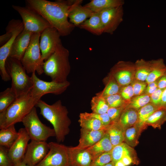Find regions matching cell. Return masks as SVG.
I'll return each instance as SVG.
<instances>
[{
    "mask_svg": "<svg viewBox=\"0 0 166 166\" xmlns=\"http://www.w3.org/2000/svg\"><path fill=\"white\" fill-rule=\"evenodd\" d=\"M160 108L150 103L138 111V118L135 125L140 134L143 130L146 128L145 123L147 119L154 112Z\"/></svg>",
    "mask_w": 166,
    "mask_h": 166,
    "instance_id": "28",
    "label": "cell"
},
{
    "mask_svg": "<svg viewBox=\"0 0 166 166\" xmlns=\"http://www.w3.org/2000/svg\"><path fill=\"white\" fill-rule=\"evenodd\" d=\"M69 52L61 43L43 64L44 73L51 81L59 83L66 82L71 70Z\"/></svg>",
    "mask_w": 166,
    "mask_h": 166,
    "instance_id": "3",
    "label": "cell"
},
{
    "mask_svg": "<svg viewBox=\"0 0 166 166\" xmlns=\"http://www.w3.org/2000/svg\"><path fill=\"white\" fill-rule=\"evenodd\" d=\"M49 148L46 141L31 140L22 162L29 166H36L45 157Z\"/></svg>",
    "mask_w": 166,
    "mask_h": 166,
    "instance_id": "12",
    "label": "cell"
},
{
    "mask_svg": "<svg viewBox=\"0 0 166 166\" xmlns=\"http://www.w3.org/2000/svg\"><path fill=\"white\" fill-rule=\"evenodd\" d=\"M158 79L156 81L148 84L144 93L150 96L158 89Z\"/></svg>",
    "mask_w": 166,
    "mask_h": 166,
    "instance_id": "46",
    "label": "cell"
},
{
    "mask_svg": "<svg viewBox=\"0 0 166 166\" xmlns=\"http://www.w3.org/2000/svg\"><path fill=\"white\" fill-rule=\"evenodd\" d=\"M112 161V156L110 151L101 155L94 160L91 166H104Z\"/></svg>",
    "mask_w": 166,
    "mask_h": 166,
    "instance_id": "40",
    "label": "cell"
},
{
    "mask_svg": "<svg viewBox=\"0 0 166 166\" xmlns=\"http://www.w3.org/2000/svg\"><path fill=\"white\" fill-rule=\"evenodd\" d=\"M12 7L20 15L24 29L33 33L41 34L48 28L52 27L40 14L30 7L13 5Z\"/></svg>",
    "mask_w": 166,
    "mask_h": 166,
    "instance_id": "8",
    "label": "cell"
},
{
    "mask_svg": "<svg viewBox=\"0 0 166 166\" xmlns=\"http://www.w3.org/2000/svg\"><path fill=\"white\" fill-rule=\"evenodd\" d=\"M83 1L26 0V6L34 10L53 27L56 29L61 36L70 34L75 27L68 20L69 13L73 8Z\"/></svg>",
    "mask_w": 166,
    "mask_h": 166,
    "instance_id": "1",
    "label": "cell"
},
{
    "mask_svg": "<svg viewBox=\"0 0 166 166\" xmlns=\"http://www.w3.org/2000/svg\"><path fill=\"white\" fill-rule=\"evenodd\" d=\"M166 121V109L160 107L154 112L148 118L145 123L146 127L151 126L154 128L160 129Z\"/></svg>",
    "mask_w": 166,
    "mask_h": 166,
    "instance_id": "33",
    "label": "cell"
},
{
    "mask_svg": "<svg viewBox=\"0 0 166 166\" xmlns=\"http://www.w3.org/2000/svg\"><path fill=\"white\" fill-rule=\"evenodd\" d=\"M35 107L39 108L40 114L52 125L57 142H63L69 132L71 122L68 116V110L62 105L61 101L58 100L49 105L40 99Z\"/></svg>",
    "mask_w": 166,
    "mask_h": 166,
    "instance_id": "2",
    "label": "cell"
},
{
    "mask_svg": "<svg viewBox=\"0 0 166 166\" xmlns=\"http://www.w3.org/2000/svg\"><path fill=\"white\" fill-rule=\"evenodd\" d=\"M151 61V70L146 80L147 84L156 81L166 72V65L162 58Z\"/></svg>",
    "mask_w": 166,
    "mask_h": 166,
    "instance_id": "31",
    "label": "cell"
},
{
    "mask_svg": "<svg viewBox=\"0 0 166 166\" xmlns=\"http://www.w3.org/2000/svg\"><path fill=\"white\" fill-rule=\"evenodd\" d=\"M113 147L109 135L106 132L100 140L85 150L91 155L93 161L101 155L111 151Z\"/></svg>",
    "mask_w": 166,
    "mask_h": 166,
    "instance_id": "21",
    "label": "cell"
},
{
    "mask_svg": "<svg viewBox=\"0 0 166 166\" xmlns=\"http://www.w3.org/2000/svg\"><path fill=\"white\" fill-rule=\"evenodd\" d=\"M104 166H115V164L113 161H111Z\"/></svg>",
    "mask_w": 166,
    "mask_h": 166,
    "instance_id": "52",
    "label": "cell"
},
{
    "mask_svg": "<svg viewBox=\"0 0 166 166\" xmlns=\"http://www.w3.org/2000/svg\"><path fill=\"white\" fill-rule=\"evenodd\" d=\"M6 68L12 81L10 88L17 97L30 91L33 86L32 79L20 61L9 57Z\"/></svg>",
    "mask_w": 166,
    "mask_h": 166,
    "instance_id": "5",
    "label": "cell"
},
{
    "mask_svg": "<svg viewBox=\"0 0 166 166\" xmlns=\"http://www.w3.org/2000/svg\"><path fill=\"white\" fill-rule=\"evenodd\" d=\"M121 160L126 166H128L132 164H134L133 159L129 156H126L124 157Z\"/></svg>",
    "mask_w": 166,
    "mask_h": 166,
    "instance_id": "48",
    "label": "cell"
},
{
    "mask_svg": "<svg viewBox=\"0 0 166 166\" xmlns=\"http://www.w3.org/2000/svg\"><path fill=\"white\" fill-rule=\"evenodd\" d=\"M33 34L24 29L15 39L9 57L21 61Z\"/></svg>",
    "mask_w": 166,
    "mask_h": 166,
    "instance_id": "18",
    "label": "cell"
},
{
    "mask_svg": "<svg viewBox=\"0 0 166 166\" xmlns=\"http://www.w3.org/2000/svg\"><path fill=\"white\" fill-rule=\"evenodd\" d=\"M82 2L75 5L70 11L68 18L69 22L75 26H78L89 18L94 12L81 5Z\"/></svg>",
    "mask_w": 166,
    "mask_h": 166,
    "instance_id": "20",
    "label": "cell"
},
{
    "mask_svg": "<svg viewBox=\"0 0 166 166\" xmlns=\"http://www.w3.org/2000/svg\"><path fill=\"white\" fill-rule=\"evenodd\" d=\"M18 132L16 130L14 125L0 129V146L10 148L18 138Z\"/></svg>",
    "mask_w": 166,
    "mask_h": 166,
    "instance_id": "27",
    "label": "cell"
},
{
    "mask_svg": "<svg viewBox=\"0 0 166 166\" xmlns=\"http://www.w3.org/2000/svg\"><path fill=\"white\" fill-rule=\"evenodd\" d=\"M109 72L121 87L129 85L135 78L134 63L119 61L112 67Z\"/></svg>",
    "mask_w": 166,
    "mask_h": 166,
    "instance_id": "13",
    "label": "cell"
},
{
    "mask_svg": "<svg viewBox=\"0 0 166 166\" xmlns=\"http://www.w3.org/2000/svg\"><path fill=\"white\" fill-rule=\"evenodd\" d=\"M126 106L109 108L107 113L111 119L112 123L118 121L122 112Z\"/></svg>",
    "mask_w": 166,
    "mask_h": 166,
    "instance_id": "41",
    "label": "cell"
},
{
    "mask_svg": "<svg viewBox=\"0 0 166 166\" xmlns=\"http://www.w3.org/2000/svg\"><path fill=\"white\" fill-rule=\"evenodd\" d=\"M39 100L32 96L30 92L18 97L5 111L0 113V129L22 122Z\"/></svg>",
    "mask_w": 166,
    "mask_h": 166,
    "instance_id": "4",
    "label": "cell"
},
{
    "mask_svg": "<svg viewBox=\"0 0 166 166\" xmlns=\"http://www.w3.org/2000/svg\"><path fill=\"white\" fill-rule=\"evenodd\" d=\"M150 103V96L144 93L134 97L129 102L126 107L133 108L138 111Z\"/></svg>",
    "mask_w": 166,
    "mask_h": 166,
    "instance_id": "37",
    "label": "cell"
},
{
    "mask_svg": "<svg viewBox=\"0 0 166 166\" xmlns=\"http://www.w3.org/2000/svg\"><path fill=\"white\" fill-rule=\"evenodd\" d=\"M125 131L118 122L112 123L107 127L106 132L114 147L124 142Z\"/></svg>",
    "mask_w": 166,
    "mask_h": 166,
    "instance_id": "25",
    "label": "cell"
},
{
    "mask_svg": "<svg viewBox=\"0 0 166 166\" xmlns=\"http://www.w3.org/2000/svg\"><path fill=\"white\" fill-rule=\"evenodd\" d=\"M123 0H92L84 6L94 13H100L110 8L123 6Z\"/></svg>",
    "mask_w": 166,
    "mask_h": 166,
    "instance_id": "22",
    "label": "cell"
},
{
    "mask_svg": "<svg viewBox=\"0 0 166 166\" xmlns=\"http://www.w3.org/2000/svg\"><path fill=\"white\" fill-rule=\"evenodd\" d=\"M24 29V26L22 21L18 19L12 37L0 48V74L2 80L4 81L11 80V78L6 69V62L9 57L15 39Z\"/></svg>",
    "mask_w": 166,
    "mask_h": 166,
    "instance_id": "16",
    "label": "cell"
},
{
    "mask_svg": "<svg viewBox=\"0 0 166 166\" xmlns=\"http://www.w3.org/2000/svg\"><path fill=\"white\" fill-rule=\"evenodd\" d=\"M19 136L15 141L8 149V155L14 166L22 162L30 138L24 128L18 130Z\"/></svg>",
    "mask_w": 166,
    "mask_h": 166,
    "instance_id": "15",
    "label": "cell"
},
{
    "mask_svg": "<svg viewBox=\"0 0 166 166\" xmlns=\"http://www.w3.org/2000/svg\"><path fill=\"white\" fill-rule=\"evenodd\" d=\"M59 33L53 27L48 28L41 34L39 46L43 61L46 60L61 43Z\"/></svg>",
    "mask_w": 166,
    "mask_h": 166,
    "instance_id": "11",
    "label": "cell"
},
{
    "mask_svg": "<svg viewBox=\"0 0 166 166\" xmlns=\"http://www.w3.org/2000/svg\"><path fill=\"white\" fill-rule=\"evenodd\" d=\"M14 166H29L27 165L26 164H25L24 163L22 162L20 163H19L18 164H17L15 165Z\"/></svg>",
    "mask_w": 166,
    "mask_h": 166,
    "instance_id": "51",
    "label": "cell"
},
{
    "mask_svg": "<svg viewBox=\"0 0 166 166\" xmlns=\"http://www.w3.org/2000/svg\"><path fill=\"white\" fill-rule=\"evenodd\" d=\"M70 150L72 166H91L93 159L89 152L85 150L77 151H72L70 148Z\"/></svg>",
    "mask_w": 166,
    "mask_h": 166,
    "instance_id": "29",
    "label": "cell"
},
{
    "mask_svg": "<svg viewBox=\"0 0 166 166\" xmlns=\"http://www.w3.org/2000/svg\"><path fill=\"white\" fill-rule=\"evenodd\" d=\"M78 122L81 128L90 130H99L106 129L107 127L103 125L97 118L89 115L87 112L81 113Z\"/></svg>",
    "mask_w": 166,
    "mask_h": 166,
    "instance_id": "24",
    "label": "cell"
},
{
    "mask_svg": "<svg viewBox=\"0 0 166 166\" xmlns=\"http://www.w3.org/2000/svg\"><path fill=\"white\" fill-rule=\"evenodd\" d=\"M138 116V111L126 107L122 112L118 123L125 129L135 125Z\"/></svg>",
    "mask_w": 166,
    "mask_h": 166,
    "instance_id": "30",
    "label": "cell"
},
{
    "mask_svg": "<svg viewBox=\"0 0 166 166\" xmlns=\"http://www.w3.org/2000/svg\"><path fill=\"white\" fill-rule=\"evenodd\" d=\"M33 82V87L30 91L33 97L39 100L44 95L51 93L59 95L63 93L69 86L70 83H59L51 81L49 82L40 79L35 72L33 73L31 77Z\"/></svg>",
    "mask_w": 166,
    "mask_h": 166,
    "instance_id": "10",
    "label": "cell"
},
{
    "mask_svg": "<svg viewBox=\"0 0 166 166\" xmlns=\"http://www.w3.org/2000/svg\"></svg>",
    "mask_w": 166,
    "mask_h": 166,
    "instance_id": "53",
    "label": "cell"
},
{
    "mask_svg": "<svg viewBox=\"0 0 166 166\" xmlns=\"http://www.w3.org/2000/svg\"><path fill=\"white\" fill-rule=\"evenodd\" d=\"M130 84L133 90L134 97L144 94L148 85L146 81H140L135 78Z\"/></svg>",
    "mask_w": 166,
    "mask_h": 166,
    "instance_id": "39",
    "label": "cell"
},
{
    "mask_svg": "<svg viewBox=\"0 0 166 166\" xmlns=\"http://www.w3.org/2000/svg\"><path fill=\"white\" fill-rule=\"evenodd\" d=\"M109 107H119L127 106L128 103L122 98L119 93L104 97Z\"/></svg>",
    "mask_w": 166,
    "mask_h": 166,
    "instance_id": "38",
    "label": "cell"
},
{
    "mask_svg": "<svg viewBox=\"0 0 166 166\" xmlns=\"http://www.w3.org/2000/svg\"><path fill=\"white\" fill-rule=\"evenodd\" d=\"M106 129L90 130L81 128L79 144L75 147H70V150L77 151L85 150L100 140L106 132Z\"/></svg>",
    "mask_w": 166,
    "mask_h": 166,
    "instance_id": "17",
    "label": "cell"
},
{
    "mask_svg": "<svg viewBox=\"0 0 166 166\" xmlns=\"http://www.w3.org/2000/svg\"><path fill=\"white\" fill-rule=\"evenodd\" d=\"M140 135L135 125L128 128L125 131L124 142L130 146L134 147L138 144V138Z\"/></svg>",
    "mask_w": 166,
    "mask_h": 166,
    "instance_id": "36",
    "label": "cell"
},
{
    "mask_svg": "<svg viewBox=\"0 0 166 166\" xmlns=\"http://www.w3.org/2000/svg\"><path fill=\"white\" fill-rule=\"evenodd\" d=\"M119 93L123 99L128 104L134 97L133 90L130 84L121 87Z\"/></svg>",
    "mask_w": 166,
    "mask_h": 166,
    "instance_id": "42",
    "label": "cell"
},
{
    "mask_svg": "<svg viewBox=\"0 0 166 166\" xmlns=\"http://www.w3.org/2000/svg\"><path fill=\"white\" fill-rule=\"evenodd\" d=\"M164 89L158 88L150 96V103L160 108L161 102L162 95Z\"/></svg>",
    "mask_w": 166,
    "mask_h": 166,
    "instance_id": "44",
    "label": "cell"
},
{
    "mask_svg": "<svg viewBox=\"0 0 166 166\" xmlns=\"http://www.w3.org/2000/svg\"><path fill=\"white\" fill-rule=\"evenodd\" d=\"M41 34L34 33L21 62L27 73L36 72L41 75L44 73L43 64L39 46Z\"/></svg>",
    "mask_w": 166,
    "mask_h": 166,
    "instance_id": "6",
    "label": "cell"
},
{
    "mask_svg": "<svg viewBox=\"0 0 166 166\" xmlns=\"http://www.w3.org/2000/svg\"><path fill=\"white\" fill-rule=\"evenodd\" d=\"M134 64L135 78L140 81H146L151 70V60L147 61L141 59L137 60Z\"/></svg>",
    "mask_w": 166,
    "mask_h": 166,
    "instance_id": "32",
    "label": "cell"
},
{
    "mask_svg": "<svg viewBox=\"0 0 166 166\" xmlns=\"http://www.w3.org/2000/svg\"><path fill=\"white\" fill-rule=\"evenodd\" d=\"M123 6L109 9L100 12L104 33L113 34L123 20Z\"/></svg>",
    "mask_w": 166,
    "mask_h": 166,
    "instance_id": "14",
    "label": "cell"
},
{
    "mask_svg": "<svg viewBox=\"0 0 166 166\" xmlns=\"http://www.w3.org/2000/svg\"><path fill=\"white\" fill-rule=\"evenodd\" d=\"M22 122L31 140L46 141L49 137L55 136L54 129L47 126L40 120L36 107L24 117Z\"/></svg>",
    "mask_w": 166,
    "mask_h": 166,
    "instance_id": "7",
    "label": "cell"
},
{
    "mask_svg": "<svg viewBox=\"0 0 166 166\" xmlns=\"http://www.w3.org/2000/svg\"><path fill=\"white\" fill-rule=\"evenodd\" d=\"M161 107L166 109V88L164 89L162 92Z\"/></svg>",
    "mask_w": 166,
    "mask_h": 166,
    "instance_id": "49",
    "label": "cell"
},
{
    "mask_svg": "<svg viewBox=\"0 0 166 166\" xmlns=\"http://www.w3.org/2000/svg\"><path fill=\"white\" fill-rule=\"evenodd\" d=\"M115 166H126L121 160L117 162L115 164Z\"/></svg>",
    "mask_w": 166,
    "mask_h": 166,
    "instance_id": "50",
    "label": "cell"
},
{
    "mask_svg": "<svg viewBox=\"0 0 166 166\" xmlns=\"http://www.w3.org/2000/svg\"><path fill=\"white\" fill-rule=\"evenodd\" d=\"M8 150L0 146V166H14L8 155Z\"/></svg>",
    "mask_w": 166,
    "mask_h": 166,
    "instance_id": "43",
    "label": "cell"
},
{
    "mask_svg": "<svg viewBox=\"0 0 166 166\" xmlns=\"http://www.w3.org/2000/svg\"><path fill=\"white\" fill-rule=\"evenodd\" d=\"M102 81L105 87L102 90L96 95L104 97L119 93L121 86L110 72Z\"/></svg>",
    "mask_w": 166,
    "mask_h": 166,
    "instance_id": "26",
    "label": "cell"
},
{
    "mask_svg": "<svg viewBox=\"0 0 166 166\" xmlns=\"http://www.w3.org/2000/svg\"><path fill=\"white\" fill-rule=\"evenodd\" d=\"M88 113L90 116L98 119L105 126H107L112 123L111 119L107 113L103 114H97L92 112Z\"/></svg>",
    "mask_w": 166,
    "mask_h": 166,
    "instance_id": "45",
    "label": "cell"
},
{
    "mask_svg": "<svg viewBox=\"0 0 166 166\" xmlns=\"http://www.w3.org/2000/svg\"><path fill=\"white\" fill-rule=\"evenodd\" d=\"M112 161L114 164L121 160L123 157L129 156L133 159L134 164L138 165L140 163L136 153L132 147L123 142L113 147L111 151Z\"/></svg>",
    "mask_w": 166,
    "mask_h": 166,
    "instance_id": "19",
    "label": "cell"
},
{
    "mask_svg": "<svg viewBox=\"0 0 166 166\" xmlns=\"http://www.w3.org/2000/svg\"><path fill=\"white\" fill-rule=\"evenodd\" d=\"M49 150L36 166H72L69 147L58 143H49Z\"/></svg>",
    "mask_w": 166,
    "mask_h": 166,
    "instance_id": "9",
    "label": "cell"
},
{
    "mask_svg": "<svg viewBox=\"0 0 166 166\" xmlns=\"http://www.w3.org/2000/svg\"><path fill=\"white\" fill-rule=\"evenodd\" d=\"M90 105L92 112L97 114L106 113L109 108L105 98L96 95L92 97Z\"/></svg>",
    "mask_w": 166,
    "mask_h": 166,
    "instance_id": "35",
    "label": "cell"
},
{
    "mask_svg": "<svg viewBox=\"0 0 166 166\" xmlns=\"http://www.w3.org/2000/svg\"><path fill=\"white\" fill-rule=\"evenodd\" d=\"M17 97L10 88H8L0 93V113L5 111Z\"/></svg>",
    "mask_w": 166,
    "mask_h": 166,
    "instance_id": "34",
    "label": "cell"
},
{
    "mask_svg": "<svg viewBox=\"0 0 166 166\" xmlns=\"http://www.w3.org/2000/svg\"><path fill=\"white\" fill-rule=\"evenodd\" d=\"M158 87L160 89L166 88V72L158 79Z\"/></svg>",
    "mask_w": 166,
    "mask_h": 166,
    "instance_id": "47",
    "label": "cell"
},
{
    "mask_svg": "<svg viewBox=\"0 0 166 166\" xmlns=\"http://www.w3.org/2000/svg\"><path fill=\"white\" fill-rule=\"evenodd\" d=\"M79 27L97 35L104 33V28L100 13H93L89 19L86 20Z\"/></svg>",
    "mask_w": 166,
    "mask_h": 166,
    "instance_id": "23",
    "label": "cell"
}]
</instances>
